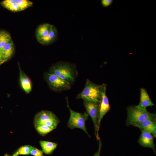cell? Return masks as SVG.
I'll list each match as a JSON object with an SVG mask.
<instances>
[{"mask_svg":"<svg viewBox=\"0 0 156 156\" xmlns=\"http://www.w3.org/2000/svg\"><path fill=\"white\" fill-rule=\"evenodd\" d=\"M106 89L103 92L100 102L99 112L97 121V127L99 131L101 121L104 116L110 109L109 100L106 94Z\"/></svg>","mask_w":156,"mask_h":156,"instance_id":"7","label":"cell"},{"mask_svg":"<svg viewBox=\"0 0 156 156\" xmlns=\"http://www.w3.org/2000/svg\"><path fill=\"white\" fill-rule=\"evenodd\" d=\"M34 125L35 127L38 132L43 135L47 134L54 129L50 127L44 125L40 124Z\"/></svg>","mask_w":156,"mask_h":156,"instance_id":"19","label":"cell"},{"mask_svg":"<svg viewBox=\"0 0 156 156\" xmlns=\"http://www.w3.org/2000/svg\"><path fill=\"white\" fill-rule=\"evenodd\" d=\"M16 2L23 10L32 6L33 3L28 0H15Z\"/></svg>","mask_w":156,"mask_h":156,"instance_id":"21","label":"cell"},{"mask_svg":"<svg viewBox=\"0 0 156 156\" xmlns=\"http://www.w3.org/2000/svg\"><path fill=\"white\" fill-rule=\"evenodd\" d=\"M102 145L101 141L100 140H99V146L98 151L94 154V156H100V152Z\"/></svg>","mask_w":156,"mask_h":156,"instance_id":"24","label":"cell"},{"mask_svg":"<svg viewBox=\"0 0 156 156\" xmlns=\"http://www.w3.org/2000/svg\"><path fill=\"white\" fill-rule=\"evenodd\" d=\"M154 105L152 102L146 90L144 88L140 89V100L138 105L139 106L144 108L149 106H152Z\"/></svg>","mask_w":156,"mask_h":156,"instance_id":"13","label":"cell"},{"mask_svg":"<svg viewBox=\"0 0 156 156\" xmlns=\"http://www.w3.org/2000/svg\"><path fill=\"white\" fill-rule=\"evenodd\" d=\"M14 51V44L11 40L2 50L0 57V65L10 60L13 56Z\"/></svg>","mask_w":156,"mask_h":156,"instance_id":"10","label":"cell"},{"mask_svg":"<svg viewBox=\"0 0 156 156\" xmlns=\"http://www.w3.org/2000/svg\"><path fill=\"white\" fill-rule=\"evenodd\" d=\"M132 125L138 127L140 129H142L151 133L154 129L156 128V121L149 120L134 124Z\"/></svg>","mask_w":156,"mask_h":156,"instance_id":"15","label":"cell"},{"mask_svg":"<svg viewBox=\"0 0 156 156\" xmlns=\"http://www.w3.org/2000/svg\"><path fill=\"white\" fill-rule=\"evenodd\" d=\"M106 88L105 83L98 85L87 79L84 88L77 95V98L100 103L103 92Z\"/></svg>","mask_w":156,"mask_h":156,"instance_id":"1","label":"cell"},{"mask_svg":"<svg viewBox=\"0 0 156 156\" xmlns=\"http://www.w3.org/2000/svg\"><path fill=\"white\" fill-rule=\"evenodd\" d=\"M12 40L10 34L4 30H0V57L4 47Z\"/></svg>","mask_w":156,"mask_h":156,"instance_id":"18","label":"cell"},{"mask_svg":"<svg viewBox=\"0 0 156 156\" xmlns=\"http://www.w3.org/2000/svg\"><path fill=\"white\" fill-rule=\"evenodd\" d=\"M52 25L46 23L39 25L36 31V36L38 41L45 38L48 34Z\"/></svg>","mask_w":156,"mask_h":156,"instance_id":"14","label":"cell"},{"mask_svg":"<svg viewBox=\"0 0 156 156\" xmlns=\"http://www.w3.org/2000/svg\"><path fill=\"white\" fill-rule=\"evenodd\" d=\"M44 78L50 88L57 92L69 90L71 88V84L56 75L45 73Z\"/></svg>","mask_w":156,"mask_h":156,"instance_id":"5","label":"cell"},{"mask_svg":"<svg viewBox=\"0 0 156 156\" xmlns=\"http://www.w3.org/2000/svg\"><path fill=\"white\" fill-rule=\"evenodd\" d=\"M58 119L52 112L47 110L42 111L36 115L34 118V125H45L49 121Z\"/></svg>","mask_w":156,"mask_h":156,"instance_id":"8","label":"cell"},{"mask_svg":"<svg viewBox=\"0 0 156 156\" xmlns=\"http://www.w3.org/2000/svg\"><path fill=\"white\" fill-rule=\"evenodd\" d=\"M4 156H10L9 155H8L6 154L4 155Z\"/></svg>","mask_w":156,"mask_h":156,"instance_id":"25","label":"cell"},{"mask_svg":"<svg viewBox=\"0 0 156 156\" xmlns=\"http://www.w3.org/2000/svg\"><path fill=\"white\" fill-rule=\"evenodd\" d=\"M33 147L29 145H26L20 147L11 156H18L19 155H29L31 150Z\"/></svg>","mask_w":156,"mask_h":156,"instance_id":"20","label":"cell"},{"mask_svg":"<svg viewBox=\"0 0 156 156\" xmlns=\"http://www.w3.org/2000/svg\"><path fill=\"white\" fill-rule=\"evenodd\" d=\"M58 31L56 27L52 25L51 30L47 36L38 41L40 44L44 45H48L55 42L57 39Z\"/></svg>","mask_w":156,"mask_h":156,"instance_id":"12","label":"cell"},{"mask_svg":"<svg viewBox=\"0 0 156 156\" xmlns=\"http://www.w3.org/2000/svg\"><path fill=\"white\" fill-rule=\"evenodd\" d=\"M100 103L83 100V104L86 112L91 118L94 125L95 134L96 139L100 140L99 131L97 129V121L98 117Z\"/></svg>","mask_w":156,"mask_h":156,"instance_id":"6","label":"cell"},{"mask_svg":"<svg viewBox=\"0 0 156 156\" xmlns=\"http://www.w3.org/2000/svg\"><path fill=\"white\" fill-rule=\"evenodd\" d=\"M127 125L141 122L147 120L156 121V114L148 112L146 108H142L138 105L131 106L127 108Z\"/></svg>","mask_w":156,"mask_h":156,"instance_id":"2","label":"cell"},{"mask_svg":"<svg viewBox=\"0 0 156 156\" xmlns=\"http://www.w3.org/2000/svg\"><path fill=\"white\" fill-rule=\"evenodd\" d=\"M43 153L42 151L33 147L30 151L29 155L34 156H44Z\"/></svg>","mask_w":156,"mask_h":156,"instance_id":"22","label":"cell"},{"mask_svg":"<svg viewBox=\"0 0 156 156\" xmlns=\"http://www.w3.org/2000/svg\"><path fill=\"white\" fill-rule=\"evenodd\" d=\"M1 5L8 10L13 12H18L23 10L16 2L15 0H5L2 1Z\"/></svg>","mask_w":156,"mask_h":156,"instance_id":"16","label":"cell"},{"mask_svg":"<svg viewBox=\"0 0 156 156\" xmlns=\"http://www.w3.org/2000/svg\"><path fill=\"white\" fill-rule=\"evenodd\" d=\"M113 1V0H102L101 1L102 5L104 7H106L110 5Z\"/></svg>","mask_w":156,"mask_h":156,"instance_id":"23","label":"cell"},{"mask_svg":"<svg viewBox=\"0 0 156 156\" xmlns=\"http://www.w3.org/2000/svg\"><path fill=\"white\" fill-rule=\"evenodd\" d=\"M19 71L20 84L22 89L27 93H29L31 91V82L29 77L21 70L18 63Z\"/></svg>","mask_w":156,"mask_h":156,"instance_id":"11","label":"cell"},{"mask_svg":"<svg viewBox=\"0 0 156 156\" xmlns=\"http://www.w3.org/2000/svg\"><path fill=\"white\" fill-rule=\"evenodd\" d=\"M66 99L67 103V106L70 113V117L67 123L68 127L71 129L75 128L80 129L90 136L86 127V122L88 117V114L86 112L82 113L72 110L69 107L67 99Z\"/></svg>","mask_w":156,"mask_h":156,"instance_id":"4","label":"cell"},{"mask_svg":"<svg viewBox=\"0 0 156 156\" xmlns=\"http://www.w3.org/2000/svg\"><path fill=\"white\" fill-rule=\"evenodd\" d=\"M49 73L56 75L71 84L75 80L76 67L68 62H60L51 67Z\"/></svg>","mask_w":156,"mask_h":156,"instance_id":"3","label":"cell"},{"mask_svg":"<svg viewBox=\"0 0 156 156\" xmlns=\"http://www.w3.org/2000/svg\"><path fill=\"white\" fill-rule=\"evenodd\" d=\"M42 151L47 154H51L55 149L57 144L55 142L49 141H41L40 142Z\"/></svg>","mask_w":156,"mask_h":156,"instance_id":"17","label":"cell"},{"mask_svg":"<svg viewBox=\"0 0 156 156\" xmlns=\"http://www.w3.org/2000/svg\"><path fill=\"white\" fill-rule=\"evenodd\" d=\"M141 133L138 140L139 144L144 147L152 148L155 153V145L154 143L153 136L150 133L140 129Z\"/></svg>","mask_w":156,"mask_h":156,"instance_id":"9","label":"cell"}]
</instances>
